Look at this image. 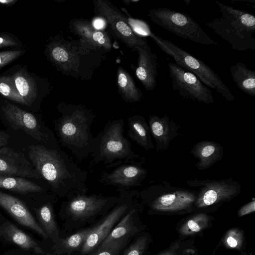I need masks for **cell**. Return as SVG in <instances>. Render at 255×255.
I'll list each match as a JSON object with an SVG mask.
<instances>
[{"mask_svg": "<svg viewBox=\"0 0 255 255\" xmlns=\"http://www.w3.org/2000/svg\"><path fill=\"white\" fill-rule=\"evenodd\" d=\"M28 157L55 196L67 198L89 190L88 172L61 149L56 139L29 146Z\"/></svg>", "mask_w": 255, "mask_h": 255, "instance_id": "obj_1", "label": "cell"}, {"mask_svg": "<svg viewBox=\"0 0 255 255\" xmlns=\"http://www.w3.org/2000/svg\"><path fill=\"white\" fill-rule=\"evenodd\" d=\"M57 110L60 116L54 125L58 143L81 162L93 149L94 137L91 128L96 116L82 105L61 102L58 104Z\"/></svg>", "mask_w": 255, "mask_h": 255, "instance_id": "obj_2", "label": "cell"}, {"mask_svg": "<svg viewBox=\"0 0 255 255\" xmlns=\"http://www.w3.org/2000/svg\"><path fill=\"white\" fill-rule=\"evenodd\" d=\"M46 52L49 60L63 74L86 79L93 76L106 53L80 39L69 40L59 36L48 44Z\"/></svg>", "mask_w": 255, "mask_h": 255, "instance_id": "obj_3", "label": "cell"}, {"mask_svg": "<svg viewBox=\"0 0 255 255\" xmlns=\"http://www.w3.org/2000/svg\"><path fill=\"white\" fill-rule=\"evenodd\" d=\"M221 16L205 25L227 41L231 48L240 52L255 49V16L243 10L236 9L215 1Z\"/></svg>", "mask_w": 255, "mask_h": 255, "instance_id": "obj_4", "label": "cell"}, {"mask_svg": "<svg viewBox=\"0 0 255 255\" xmlns=\"http://www.w3.org/2000/svg\"><path fill=\"white\" fill-rule=\"evenodd\" d=\"M123 119L108 121L94 137L91 156V165L103 163L109 165L117 161L140 159L131 148V142L124 136Z\"/></svg>", "mask_w": 255, "mask_h": 255, "instance_id": "obj_5", "label": "cell"}, {"mask_svg": "<svg viewBox=\"0 0 255 255\" xmlns=\"http://www.w3.org/2000/svg\"><path fill=\"white\" fill-rule=\"evenodd\" d=\"M198 193V190L177 187L163 180L148 185L139 192V197L152 211L177 213L193 209Z\"/></svg>", "mask_w": 255, "mask_h": 255, "instance_id": "obj_6", "label": "cell"}, {"mask_svg": "<svg viewBox=\"0 0 255 255\" xmlns=\"http://www.w3.org/2000/svg\"><path fill=\"white\" fill-rule=\"evenodd\" d=\"M148 34L163 52L173 58L177 65L195 74L205 85L215 89L227 101L235 100L234 95L220 76L203 61L150 31Z\"/></svg>", "mask_w": 255, "mask_h": 255, "instance_id": "obj_7", "label": "cell"}, {"mask_svg": "<svg viewBox=\"0 0 255 255\" xmlns=\"http://www.w3.org/2000/svg\"><path fill=\"white\" fill-rule=\"evenodd\" d=\"M148 11V16L153 23L178 36L198 44L220 46L186 13L166 7L151 9Z\"/></svg>", "mask_w": 255, "mask_h": 255, "instance_id": "obj_8", "label": "cell"}, {"mask_svg": "<svg viewBox=\"0 0 255 255\" xmlns=\"http://www.w3.org/2000/svg\"><path fill=\"white\" fill-rule=\"evenodd\" d=\"M93 5L95 14L105 20L111 34L132 51L137 47L149 46L146 39L132 29L125 15L111 2L107 0H94Z\"/></svg>", "mask_w": 255, "mask_h": 255, "instance_id": "obj_9", "label": "cell"}, {"mask_svg": "<svg viewBox=\"0 0 255 255\" xmlns=\"http://www.w3.org/2000/svg\"><path fill=\"white\" fill-rule=\"evenodd\" d=\"M185 184L199 188L193 208L199 210L230 201L241 192L240 183L232 178L220 180H188Z\"/></svg>", "mask_w": 255, "mask_h": 255, "instance_id": "obj_10", "label": "cell"}, {"mask_svg": "<svg viewBox=\"0 0 255 255\" xmlns=\"http://www.w3.org/2000/svg\"><path fill=\"white\" fill-rule=\"evenodd\" d=\"M118 201L114 209L102 221L92 229L82 247V253L87 254L96 248L105 239L120 218L128 211L139 197L137 190L117 189Z\"/></svg>", "mask_w": 255, "mask_h": 255, "instance_id": "obj_11", "label": "cell"}, {"mask_svg": "<svg viewBox=\"0 0 255 255\" xmlns=\"http://www.w3.org/2000/svg\"><path fill=\"white\" fill-rule=\"evenodd\" d=\"M144 163L143 158L140 161L131 159L108 165L100 173L99 181L104 185L125 190L141 186L147 174V170L143 167Z\"/></svg>", "mask_w": 255, "mask_h": 255, "instance_id": "obj_12", "label": "cell"}, {"mask_svg": "<svg viewBox=\"0 0 255 255\" xmlns=\"http://www.w3.org/2000/svg\"><path fill=\"white\" fill-rule=\"evenodd\" d=\"M172 89L180 96L208 105L214 102L212 91L193 73L177 65L168 63Z\"/></svg>", "mask_w": 255, "mask_h": 255, "instance_id": "obj_13", "label": "cell"}, {"mask_svg": "<svg viewBox=\"0 0 255 255\" xmlns=\"http://www.w3.org/2000/svg\"><path fill=\"white\" fill-rule=\"evenodd\" d=\"M4 117L14 129H21L39 143H46L56 139L54 133L33 114L6 102L2 108Z\"/></svg>", "mask_w": 255, "mask_h": 255, "instance_id": "obj_14", "label": "cell"}, {"mask_svg": "<svg viewBox=\"0 0 255 255\" xmlns=\"http://www.w3.org/2000/svg\"><path fill=\"white\" fill-rule=\"evenodd\" d=\"M118 197L86 193L73 195L64 203L65 213L74 219H86L104 212L115 205Z\"/></svg>", "mask_w": 255, "mask_h": 255, "instance_id": "obj_15", "label": "cell"}, {"mask_svg": "<svg viewBox=\"0 0 255 255\" xmlns=\"http://www.w3.org/2000/svg\"><path fill=\"white\" fill-rule=\"evenodd\" d=\"M0 176L41 179L23 153L6 146L0 147Z\"/></svg>", "mask_w": 255, "mask_h": 255, "instance_id": "obj_16", "label": "cell"}, {"mask_svg": "<svg viewBox=\"0 0 255 255\" xmlns=\"http://www.w3.org/2000/svg\"><path fill=\"white\" fill-rule=\"evenodd\" d=\"M69 29L86 44L106 52L111 51L112 44L109 33L96 29L90 21L83 19H73L69 22Z\"/></svg>", "mask_w": 255, "mask_h": 255, "instance_id": "obj_17", "label": "cell"}, {"mask_svg": "<svg viewBox=\"0 0 255 255\" xmlns=\"http://www.w3.org/2000/svg\"><path fill=\"white\" fill-rule=\"evenodd\" d=\"M0 206L19 224L33 230L45 239L48 238L26 206L18 198L0 191Z\"/></svg>", "mask_w": 255, "mask_h": 255, "instance_id": "obj_18", "label": "cell"}, {"mask_svg": "<svg viewBox=\"0 0 255 255\" xmlns=\"http://www.w3.org/2000/svg\"><path fill=\"white\" fill-rule=\"evenodd\" d=\"M134 51H136L138 55L136 76L147 91H152L156 86L157 55L152 52L150 46L137 47Z\"/></svg>", "mask_w": 255, "mask_h": 255, "instance_id": "obj_19", "label": "cell"}, {"mask_svg": "<svg viewBox=\"0 0 255 255\" xmlns=\"http://www.w3.org/2000/svg\"><path fill=\"white\" fill-rule=\"evenodd\" d=\"M148 125L157 151L167 150L170 142L179 134L177 125L166 115L162 117L150 115Z\"/></svg>", "mask_w": 255, "mask_h": 255, "instance_id": "obj_20", "label": "cell"}, {"mask_svg": "<svg viewBox=\"0 0 255 255\" xmlns=\"http://www.w3.org/2000/svg\"><path fill=\"white\" fill-rule=\"evenodd\" d=\"M190 152L198 159L195 166L202 170L210 168L222 159L224 147L215 141L203 140L196 143Z\"/></svg>", "mask_w": 255, "mask_h": 255, "instance_id": "obj_21", "label": "cell"}, {"mask_svg": "<svg viewBox=\"0 0 255 255\" xmlns=\"http://www.w3.org/2000/svg\"><path fill=\"white\" fill-rule=\"evenodd\" d=\"M127 121V135L144 149H153L150 128L145 118L137 115L128 117Z\"/></svg>", "mask_w": 255, "mask_h": 255, "instance_id": "obj_22", "label": "cell"}, {"mask_svg": "<svg viewBox=\"0 0 255 255\" xmlns=\"http://www.w3.org/2000/svg\"><path fill=\"white\" fill-rule=\"evenodd\" d=\"M0 235L23 250H31L37 254L47 255L43 249L29 235L9 222L3 224L0 227Z\"/></svg>", "mask_w": 255, "mask_h": 255, "instance_id": "obj_23", "label": "cell"}, {"mask_svg": "<svg viewBox=\"0 0 255 255\" xmlns=\"http://www.w3.org/2000/svg\"><path fill=\"white\" fill-rule=\"evenodd\" d=\"M117 82L118 91L124 101L133 103L141 100L143 94L136 85L131 75L122 66L118 68Z\"/></svg>", "mask_w": 255, "mask_h": 255, "instance_id": "obj_24", "label": "cell"}, {"mask_svg": "<svg viewBox=\"0 0 255 255\" xmlns=\"http://www.w3.org/2000/svg\"><path fill=\"white\" fill-rule=\"evenodd\" d=\"M230 69L232 79L238 87L246 94L255 97V71L242 62L232 65Z\"/></svg>", "mask_w": 255, "mask_h": 255, "instance_id": "obj_25", "label": "cell"}, {"mask_svg": "<svg viewBox=\"0 0 255 255\" xmlns=\"http://www.w3.org/2000/svg\"><path fill=\"white\" fill-rule=\"evenodd\" d=\"M14 85L27 106H31L37 95V88L31 76L24 69L12 76Z\"/></svg>", "mask_w": 255, "mask_h": 255, "instance_id": "obj_26", "label": "cell"}, {"mask_svg": "<svg viewBox=\"0 0 255 255\" xmlns=\"http://www.w3.org/2000/svg\"><path fill=\"white\" fill-rule=\"evenodd\" d=\"M0 188L21 194L44 191L41 186L24 178L10 176H0Z\"/></svg>", "mask_w": 255, "mask_h": 255, "instance_id": "obj_27", "label": "cell"}, {"mask_svg": "<svg viewBox=\"0 0 255 255\" xmlns=\"http://www.w3.org/2000/svg\"><path fill=\"white\" fill-rule=\"evenodd\" d=\"M38 221L47 236L53 242L57 243L59 238V231L56 225L52 205L47 202L40 207L35 209Z\"/></svg>", "mask_w": 255, "mask_h": 255, "instance_id": "obj_28", "label": "cell"}, {"mask_svg": "<svg viewBox=\"0 0 255 255\" xmlns=\"http://www.w3.org/2000/svg\"><path fill=\"white\" fill-rule=\"evenodd\" d=\"M133 204L119 224L110 233L102 242L101 246H104L113 242L124 240L125 237L129 234L133 227V217L136 212L135 204Z\"/></svg>", "mask_w": 255, "mask_h": 255, "instance_id": "obj_29", "label": "cell"}, {"mask_svg": "<svg viewBox=\"0 0 255 255\" xmlns=\"http://www.w3.org/2000/svg\"><path fill=\"white\" fill-rule=\"evenodd\" d=\"M92 229V228L82 230L64 239H60L53 247L54 255L69 254L78 249L83 245Z\"/></svg>", "mask_w": 255, "mask_h": 255, "instance_id": "obj_30", "label": "cell"}, {"mask_svg": "<svg viewBox=\"0 0 255 255\" xmlns=\"http://www.w3.org/2000/svg\"><path fill=\"white\" fill-rule=\"evenodd\" d=\"M209 216L204 213H197L181 226L180 233L184 236L193 235L205 229L208 225Z\"/></svg>", "mask_w": 255, "mask_h": 255, "instance_id": "obj_31", "label": "cell"}, {"mask_svg": "<svg viewBox=\"0 0 255 255\" xmlns=\"http://www.w3.org/2000/svg\"><path fill=\"white\" fill-rule=\"evenodd\" d=\"M0 94L13 102L27 106L18 93L11 76H0Z\"/></svg>", "mask_w": 255, "mask_h": 255, "instance_id": "obj_32", "label": "cell"}, {"mask_svg": "<svg viewBox=\"0 0 255 255\" xmlns=\"http://www.w3.org/2000/svg\"><path fill=\"white\" fill-rule=\"evenodd\" d=\"M243 234L237 229H232L228 231L224 238L225 246L232 249H240L243 242Z\"/></svg>", "mask_w": 255, "mask_h": 255, "instance_id": "obj_33", "label": "cell"}, {"mask_svg": "<svg viewBox=\"0 0 255 255\" xmlns=\"http://www.w3.org/2000/svg\"><path fill=\"white\" fill-rule=\"evenodd\" d=\"M147 240V236L140 237L125 251L123 255H142L146 247Z\"/></svg>", "mask_w": 255, "mask_h": 255, "instance_id": "obj_34", "label": "cell"}, {"mask_svg": "<svg viewBox=\"0 0 255 255\" xmlns=\"http://www.w3.org/2000/svg\"><path fill=\"white\" fill-rule=\"evenodd\" d=\"M124 240L113 242L100 248L92 255H117L124 246Z\"/></svg>", "mask_w": 255, "mask_h": 255, "instance_id": "obj_35", "label": "cell"}, {"mask_svg": "<svg viewBox=\"0 0 255 255\" xmlns=\"http://www.w3.org/2000/svg\"><path fill=\"white\" fill-rule=\"evenodd\" d=\"M25 51L24 50L0 51V68L15 60Z\"/></svg>", "mask_w": 255, "mask_h": 255, "instance_id": "obj_36", "label": "cell"}, {"mask_svg": "<svg viewBox=\"0 0 255 255\" xmlns=\"http://www.w3.org/2000/svg\"><path fill=\"white\" fill-rule=\"evenodd\" d=\"M19 41L7 33H0V48L13 47L18 45Z\"/></svg>", "mask_w": 255, "mask_h": 255, "instance_id": "obj_37", "label": "cell"}, {"mask_svg": "<svg viewBox=\"0 0 255 255\" xmlns=\"http://www.w3.org/2000/svg\"><path fill=\"white\" fill-rule=\"evenodd\" d=\"M255 211V200L253 198L252 201L243 206L238 211V215L242 217L254 212Z\"/></svg>", "mask_w": 255, "mask_h": 255, "instance_id": "obj_38", "label": "cell"}, {"mask_svg": "<svg viewBox=\"0 0 255 255\" xmlns=\"http://www.w3.org/2000/svg\"><path fill=\"white\" fill-rule=\"evenodd\" d=\"M92 23L93 26L96 29L98 30H102L107 25L105 20L103 18L100 17H97L96 19H95Z\"/></svg>", "mask_w": 255, "mask_h": 255, "instance_id": "obj_39", "label": "cell"}, {"mask_svg": "<svg viewBox=\"0 0 255 255\" xmlns=\"http://www.w3.org/2000/svg\"><path fill=\"white\" fill-rule=\"evenodd\" d=\"M9 137V135L7 133L0 130V147L7 145Z\"/></svg>", "mask_w": 255, "mask_h": 255, "instance_id": "obj_40", "label": "cell"}, {"mask_svg": "<svg viewBox=\"0 0 255 255\" xmlns=\"http://www.w3.org/2000/svg\"><path fill=\"white\" fill-rule=\"evenodd\" d=\"M17 1V0H0V4L6 6H10Z\"/></svg>", "mask_w": 255, "mask_h": 255, "instance_id": "obj_41", "label": "cell"}, {"mask_svg": "<svg viewBox=\"0 0 255 255\" xmlns=\"http://www.w3.org/2000/svg\"><path fill=\"white\" fill-rule=\"evenodd\" d=\"M159 255H175L174 250H171L160 254Z\"/></svg>", "mask_w": 255, "mask_h": 255, "instance_id": "obj_42", "label": "cell"}]
</instances>
